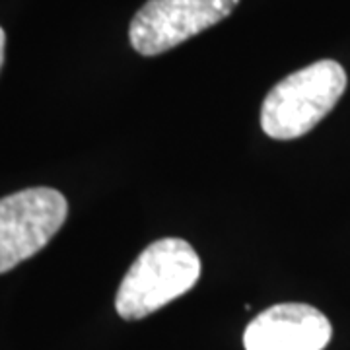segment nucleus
Wrapping results in <instances>:
<instances>
[{
    "mask_svg": "<svg viewBox=\"0 0 350 350\" xmlns=\"http://www.w3.org/2000/svg\"><path fill=\"white\" fill-rule=\"evenodd\" d=\"M199 276L200 259L189 241L158 239L126 271L115 296V310L126 321L148 317L189 292Z\"/></svg>",
    "mask_w": 350,
    "mask_h": 350,
    "instance_id": "obj_1",
    "label": "nucleus"
},
{
    "mask_svg": "<svg viewBox=\"0 0 350 350\" xmlns=\"http://www.w3.org/2000/svg\"><path fill=\"white\" fill-rule=\"evenodd\" d=\"M347 72L337 61H317L282 78L262 101L261 126L276 140L308 135L337 105L347 90Z\"/></svg>",
    "mask_w": 350,
    "mask_h": 350,
    "instance_id": "obj_2",
    "label": "nucleus"
},
{
    "mask_svg": "<svg viewBox=\"0 0 350 350\" xmlns=\"http://www.w3.org/2000/svg\"><path fill=\"white\" fill-rule=\"evenodd\" d=\"M66 214L68 202L57 189L31 187L0 199V275L43 250Z\"/></svg>",
    "mask_w": 350,
    "mask_h": 350,
    "instance_id": "obj_3",
    "label": "nucleus"
},
{
    "mask_svg": "<svg viewBox=\"0 0 350 350\" xmlns=\"http://www.w3.org/2000/svg\"><path fill=\"white\" fill-rule=\"evenodd\" d=\"M239 0H148L133 18L129 39L133 49L154 57L220 24Z\"/></svg>",
    "mask_w": 350,
    "mask_h": 350,
    "instance_id": "obj_4",
    "label": "nucleus"
},
{
    "mask_svg": "<svg viewBox=\"0 0 350 350\" xmlns=\"http://www.w3.org/2000/svg\"><path fill=\"white\" fill-rule=\"evenodd\" d=\"M333 327L308 304H276L261 312L243 333L245 350H323Z\"/></svg>",
    "mask_w": 350,
    "mask_h": 350,
    "instance_id": "obj_5",
    "label": "nucleus"
},
{
    "mask_svg": "<svg viewBox=\"0 0 350 350\" xmlns=\"http://www.w3.org/2000/svg\"><path fill=\"white\" fill-rule=\"evenodd\" d=\"M4 43H6V36H4V29L0 27V68L4 63Z\"/></svg>",
    "mask_w": 350,
    "mask_h": 350,
    "instance_id": "obj_6",
    "label": "nucleus"
}]
</instances>
